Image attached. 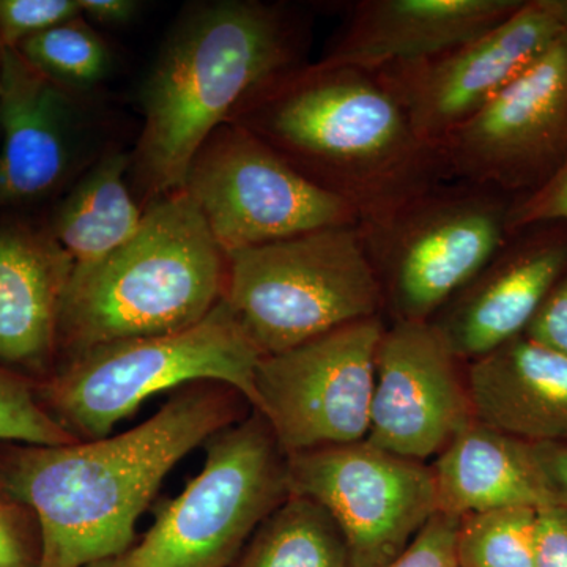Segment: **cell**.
<instances>
[{
	"label": "cell",
	"instance_id": "cell-34",
	"mask_svg": "<svg viewBox=\"0 0 567 567\" xmlns=\"http://www.w3.org/2000/svg\"><path fill=\"white\" fill-rule=\"evenodd\" d=\"M85 567H144L137 558L134 546L125 554L117 555V557L102 559V561L92 563Z\"/></svg>",
	"mask_w": 567,
	"mask_h": 567
},
{
	"label": "cell",
	"instance_id": "cell-14",
	"mask_svg": "<svg viewBox=\"0 0 567 567\" xmlns=\"http://www.w3.org/2000/svg\"><path fill=\"white\" fill-rule=\"evenodd\" d=\"M458 358L432 322H394L377 349L371 445L425 462L475 421Z\"/></svg>",
	"mask_w": 567,
	"mask_h": 567
},
{
	"label": "cell",
	"instance_id": "cell-8",
	"mask_svg": "<svg viewBox=\"0 0 567 567\" xmlns=\"http://www.w3.org/2000/svg\"><path fill=\"white\" fill-rule=\"evenodd\" d=\"M514 196L468 182H445L363 230L385 305L395 322H429L509 241Z\"/></svg>",
	"mask_w": 567,
	"mask_h": 567
},
{
	"label": "cell",
	"instance_id": "cell-5",
	"mask_svg": "<svg viewBox=\"0 0 567 567\" xmlns=\"http://www.w3.org/2000/svg\"><path fill=\"white\" fill-rule=\"evenodd\" d=\"M257 350L226 301L175 333L89 347L43 388L44 406L80 442L104 439L152 395L199 382L223 383L256 406Z\"/></svg>",
	"mask_w": 567,
	"mask_h": 567
},
{
	"label": "cell",
	"instance_id": "cell-32",
	"mask_svg": "<svg viewBox=\"0 0 567 567\" xmlns=\"http://www.w3.org/2000/svg\"><path fill=\"white\" fill-rule=\"evenodd\" d=\"M535 454L557 505L567 509V443H537Z\"/></svg>",
	"mask_w": 567,
	"mask_h": 567
},
{
	"label": "cell",
	"instance_id": "cell-35",
	"mask_svg": "<svg viewBox=\"0 0 567 567\" xmlns=\"http://www.w3.org/2000/svg\"><path fill=\"white\" fill-rule=\"evenodd\" d=\"M3 48L2 41H0V84H2V63H3Z\"/></svg>",
	"mask_w": 567,
	"mask_h": 567
},
{
	"label": "cell",
	"instance_id": "cell-12",
	"mask_svg": "<svg viewBox=\"0 0 567 567\" xmlns=\"http://www.w3.org/2000/svg\"><path fill=\"white\" fill-rule=\"evenodd\" d=\"M447 181L535 192L567 159V32L439 144Z\"/></svg>",
	"mask_w": 567,
	"mask_h": 567
},
{
	"label": "cell",
	"instance_id": "cell-18",
	"mask_svg": "<svg viewBox=\"0 0 567 567\" xmlns=\"http://www.w3.org/2000/svg\"><path fill=\"white\" fill-rule=\"evenodd\" d=\"M74 265L47 224L0 219V361L32 371L61 352V317Z\"/></svg>",
	"mask_w": 567,
	"mask_h": 567
},
{
	"label": "cell",
	"instance_id": "cell-24",
	"mask_svg": "<svg viewBox=\"0 0 567 567\" xmlns=\"http://www.w3.org/2000/svg\"><path fill=\"white\" fill-rule=\"evenodd\" d=\"M535 507H506L461 518L458 567H536Z\"/></svg>",
	"mask_w": 567,
	"mask_h": 567
},
{
	"label": "cell",
	"instance_id": "cell-7",
	"mask_svg": "<svg viewBox=\"0 0 567 567\" xmlns=\"http://www.w3.org/2000/svg\"><path fill=\"white\" fill-rule=\"evenodd\" d=\"M205 464L159 507L134 551L144 567H233L265 518L290 495L287 456L260 413L205 442Z\"/></svg>",
	"mask_w": 567,
	"mask_h": 567
},
{
	"label": "cell",
	"instance_id": "cell-29",
	"mask_svg": "<svg viewBox=\"0 0 567 567\" xmlns=\"http://www.w3.org/2000/svg\"><path fill=\"white\" fill-rule=\"evenodd\" d=\"M567 226V159L535 192L514 197L509 210L511 237L539 224Z\"/></svg>",
	"mask_w": 567,
	"mask_h": 567
},
{
	"label": "cell",
	"instance_id": "cell-22",
	"mask_svg": "<svg viewBox=\"0 0 567 567\" xmlns=\"http://www.w3.org/2000/svg\"><path fill=\"white\" fill-rule=\"evenodd\" d=\"M233 567H354L334 518L315 499L290 494L259 528Z\"/></svg>",
	"mask_w": 567,
	"mask_h": 567
},
{
	"label": "cell",
	"instance_id": "cell-21",
	"mask_svg": "<svg viewBox=\"0 0 567 567\" xmlns=\"http://www.w3.org/2000/svg\"><path fill=\"white\" fill-rule=\"evenodd\" d=\"M130 167L132 156L106 153L74 183L47 223L73 260V271L103 262L140 230L145 208L134 199L126 182Z\"/></svg>",
	"mask_w": 567,
	"mask_h": 567
},
{
	"label": "cell",
	"instance_id": "cell-3",
	"mask_svg": "<svg viewBox=\"0 0 567 567\" xmlns=\"http://www.w3.org/2000/svg\"><path fill=\"white\" fill-rule=\"evenodd\" d=\"M308 32L290 7L259 0L197 3L178 18L141 92L130 171L145 200L183 189L208 137L252 93L308 63Z\"/></svg>",
	"mask_w": 567,
	"mask_h": 567
},
{
	"label": "cell",
	"instance_id": "cell-20",
	"mask_svg": "<svg viewBox=\"0 0 567 567\" xmlns=\"http://www.w3.org/2000/svg\"><path fill=\"white\" fill-rule=\"evenodd\" d=\"M436 513L464 518L506 507L558 506L533 443L472 421L432 466Z\"/></svg>",
	"mask_w": 567,
	"mask_h": 567
},
{
	"label": "cell",
	"instance_id": "cell-26",
	"mask_svg": "<svg viewBox=\"0 0 567 567\" xmlns=\"http://www.w3.org/2000/svg\"><path fill=\"white\" fill-rule=\"evenodd\" d=\"M81 17L78 0H0V41L18 50L55 25Z\"/></svg>",
	"mask_w": 567,
	"mask_h": 567
},
{
	"label": "cell",
	"instance_id": "cell-11",
	"mask_svg": "<svg viewBox=\"0 0 567 567\" xmlns=\"http://www.w3.org/2000/svg\"><path fill=\"white\" fill-rule=\"evenodd\" d=\"M287 481L334 518L354 567L386 566L436 514L432 466L368 440L287 456Z\"/></svg>",
	"mask_w": 567,
	"mask_h": 567
},
{
	"label": "cell",
	"instance_id": "cell-27",
	"mask_svg": "<svg viewBox=\"0 0 567 567\" xmlns=\"http://www.w3.org/2000/svg\"><path fill=\"white\" fill-rule=\"evenodd\" d=\"M39 524L0 477V567H39Z\"/></svg>",
	"mask_w": 567,
	"mask_h": 567
},
{
	"label": "cell",
	"instance_id": "cell-2",
	"mask_svg": "<svg viewBox=\"0 0 567 567\" xmlns=\"http://www.w3.org/2000/svg\"><path fill=\"white\" fill-rule=\"evenodd\" d=\"M227 123L244 126L379 229L417 196L450 182L439 147L416 133L375 71L305 63L252 93Z\"/></svg>",
	"mask_w": 567,
	"mask_h": 567
},
{
	"label": "cell",
	"instance_id": "cell-33",
	"mask_svg": "<svg viewBox=\"0 0 567 567\" xmlns=\"http://www.w3.org/2000/svg\"><path fill=\"white\" fill-rule=\"evenodd\" d=\"M81 17L100 25H125L134 21L142 9L136 0H78Z\"/></svg>",
	"mask_w": 567,
	"mask_h": 567
},
{
	"label": "cell",
	"instance_id": "cell-16",
	"mask_svg": "<svg viewBox=\"0 0 567 567\" xmlns=\"http://www.w3.org/2000/svg\"><path fill=\"white\" fill-rule=\"evenodd\" d=\"M74 96L3 50L0 212L21 213L61 193L76 163Z\"/></svg>",
	"mask_w": 567,
	"mask_h": 567
},
{
	"label": "cell",
	"instance_id": "cell-15",
	"mask_svg": "<svg viewBox=\"0 0 567 567\" xmlns=\"http://www.w3.org/2000/svg\"><path fill=\"white\" fill-rule=\"evenodd\" d=\"M566 271V224L528 227L513 235L432 323L458 360L472 363L524 334Z\"/></svg>",
	"mask_w": 567,
	"mask_h": 567
},
{
	"label": "cell",
	"instance_id": "cell-31",
	"mask_svg": "<svg viewBox=\"0 0 567 567\" xmlns=\"http://www.w3.org/2000/svg\"><path fill=\"white\" fill-rule=\"evenodd\" d=\"M536 567H567L565 507H543L537 514Z\"/></svg>",
	"mask_w": 567,
	"mask_h": 567
},
{
	"label": "cell",
	"instance_id": "cell-10",
	"mask_svg": "<svg viewBox=\"0 0 567 567\" xmlns=\"http://www.w3.org/2000/svg\"><path fill=\"white\" fill-rule=\"evenodd\" d=\"M385 330L380 317H372L260 358L252 410L270 425L286 456L365 440Z\"/></svg>",
	"mask_w": 567,
	"mask_h": 567
},
{
	"label": "cell",
	"instance_id": "cell-4",
	"mask_svg": "<svg viewBox=\"0 0 567 567\" xmlns=\"http://www.w3.org/2000/svg\"><path fill=\"white\" fill-rule=\"evenodd\" d=\"M227 270L226 254L185 189L153 200L128 244L71 275L61 352L193 327L224 300Z\"/></svg>",
	"mask_w": 567,
	"mask_h": 567
},
{
	"label": "cell",
	"instance_id": "cell-6",
	"mask_svg": "<svg viewBox=\"0 0 567 567\" xmlns=\"http://www.w3.org/2000/svg\"><path fill=\"white\" fill-rule=\"evenodd\" d=\"M227 260L224 301L262 357L380 317L385 306L360 226L311 230Z\"/></svg>",
	"mask_w": 567,
	"mask_h": 567
},
{
	"label": "cell",
	"instance_id": "cell-30",
	"mask_svg": "<svg viewBox=\"0 0 567 567\" xmlns=\"http://www.w3.org/2000/svg\"><path fill=\"white\" fill-rule=\"evenodd\" d=\"M524 336L567 360V271L547 295Z\"/></svg>",
	"mask_w": 567,
	"mask_h": 567
},
{
	"label": "cell",
	"instance_id": "cell-1",
	"mask_svg": "<svg viewBox=\"0 0 567 567\" xmlns=\"http://www.w3.org/2000/svg\"><path fill=\"white\" fill-rule=\"evenodd\" d=\"M245 402L223 383H193L123 434L14 451L0 477L37 518L39 567H85L128 551L134 527L167 473L244 420Z\"/></svg>",
	"mask_w": 567,
	"mask_h": 567
},
{
	"label": "cell",
	"instance_id": "cell-13",
	"mask_svg": "<svg viewBox=\"0 0 567 567\" xmlns=\"http://www.w3.org/2000/svg\"><path fill=\"white\" fill-rule=\"evenodd\" d=\"M565 32L567 0H524L494 28L445 54L375 73L398 96L416 133L439 147Z\"/></svg>",
	"mask_w": 567,
	"mask_h": 567
},
{
	"label": "cell",
	"instance_id": "cell-19",
	"mask_svg": "<svg viewBox=\"0 0 567 567\" xmlns=\"http://www.w3.org/2000/svg\"><path fill=\"white\" fill-rule=\"evenodd\" d=\"M466 390L480 423L533 445L567 443V360L527 336L472 361Z\"/></svg>",
	"mask_w": 567,
	"mask_h": 567
},
{
	"label": "cell",
	"instance_id": "cell-28",
	"mask_svg": "<svg viewBox=\"0 0 567 567\" xmlns=\"http://www.w3.org/2000/svg\"><path fill=\"white\" fill-rule=\"evenodd\" d=\"M461 518L436 513L410 546L383 567H458Z\"/></svg>",
	"mask_w": 567,
	"mask_h": 567
},
{
	"label": "cell",
	"instance_id": "cell-23",
	"mask_svg": "<svg viewBox=\"0 0 567 567\" xmlns=\"http://www.w3.org/2000/svg\"><path fill=\"white\" fill-rule=\"evenodd\" d=\"M17 51L29 65L74 99L103 84L112 69L110 47L82 17L33 37Z\"/></svg>",
	"mask_w": 567,
	"mask_h": 567
},
{
	"label": "cell",
	"instance_id": "cell-9",
	"mask_svg": "<svg viewBox=\"0 0 567 567\" xmlns=\"http://www.w3.org/2000/svg\"><path fill=\"white\" fill-rule=\"evenodd\" d=\"M183 189L227 257L324 227L360 226L349 204L235 123L208 137Z\"/></svg>",
	"mask_w": 567,
	"mask_h": 567
},
{
	"label": "cell",
	"instance_id": "cell-25",
	"mask_svg": "<svg viewBox=\"0 0 567 567\" xmlns=\"http://www.w3.org/2000/svg\"><path fill=\"white\" fill-rule=\"evenodd\" d=\"M0 442L63 446L80 440L48 412L22 377L0 368Z\"/></svg>",
	"mask_w": 567,
	"mask_h": 567
},
{
	"label": "cell",
	"instance_id": "cell-17",
	"mask_svg": "<svg viewBox=\"0 0 567 567\" xmlns=\"http://www.w3.org/2000/svg\"><path fill=\"white\" fill-rule=\"evenodd\" d=\"M524 0H361L352 3L322 62L382 71L461 47Z\"/></svg>",
	"mask_w": 567,
	"mask_h": 567
}]
</instances>
